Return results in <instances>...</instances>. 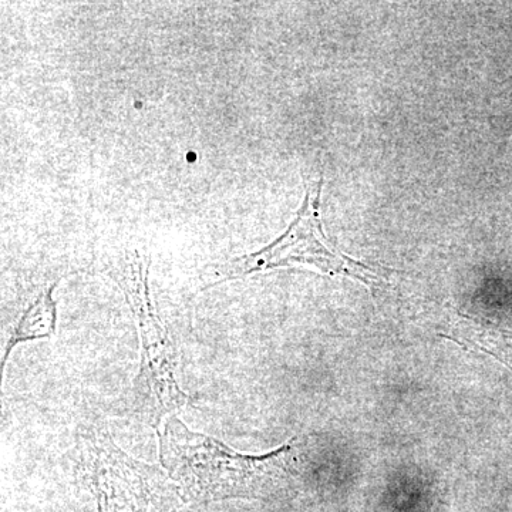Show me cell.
<instances>
[{"instance_id":"277c9868","label":"cell","mask_w":512,"mask_h":512,"mask_svg":"<svg viewBox=\"0 0 512 512\" xmlns=\"http://www.w3.org/2000/svg\"><path fill=\"white\" fill-rule=\"evenodd\" d=\"M322 185V178L318 183L309 185L301 210L284 235L261 251L239 256L221 265L215 271L217 282L269 269L306 266L323 275L348 276L367 286L379 285L383 276L380 269L342 254L326 238L320 220Z\"/></svg>"},{"instance_id":"7a4b0ae2","label":"cell","mask_w":512,"mask_h":512,"mask_svg":"<svg viewBox=\"0 0 512 512\" xmlns=\"http://www.w3.org/2000/svg\"><path fill=\"white\" fill-rule=\"evenodd\" d=\"M109 274L123 289L140 335V369L133 386L134 410L158 427L164 417L190 403V397L178 384L177 355L151 301L147 259L131 252L110 268Z\"/></svg>"},{"instance_id":"8992f818","label":"cell","mask_w":512,"mask_h":512,"mask_svg":"<svg viewBox=\"0 0 512 512\" xmlns=\"http://www.w3.org/2000/svg\"><path fill=\"white\" fill-rule=\"evenodd\" d=\"M3 512H5V511H3Z\"/></svg>"},{"instance_id":"5b68a950","label":"cell","mask_w":512,"mask_h":512,"mask_svg":"<svg viewBox=\"0 0 512 512\" xmlns=\"http://www.w3.org/2000/svg\"><path fill=\"white\" fill-rule=\"evenodd\" d=\"M55 288L56 284H53L40 293L19 319L18 325L10 335L8 345L3 350L2 370L8 362L10 352L19 343L55 335L57 315L56 303L52 296Z\"/></svg>"},{"instance_id":"6da1fadb","label":"cell","mask_w":512,"mask_h":512,"mask_svg":"<svg viewBox=\"0 0 512 512\" xmlns=\"http://www.w3.org/2000/svg\"><path fill=\"white\" fill-rule=\"evenodd\" d=\"M158 436L161 464L188 503L266 497L291 483L296 474L293 443L264 456H248L191 431L175 417L164 421Z\"/></svg>"},{"instance_id":"3957f363","label":"cell","mask_w":512,"mask_h":512,"mask_svg":"<svg viewBox=\"0 0 512 512\" xmlns=\"http://www.w3.org/2000/svg\"><path fill=\"white\" fill-rule=\"evenodd\" d=\"M77 450L100 512H171L178 504L180 494L171 478L128 456L106 431L86 427Z\"/></svg>"}]
</instances>
